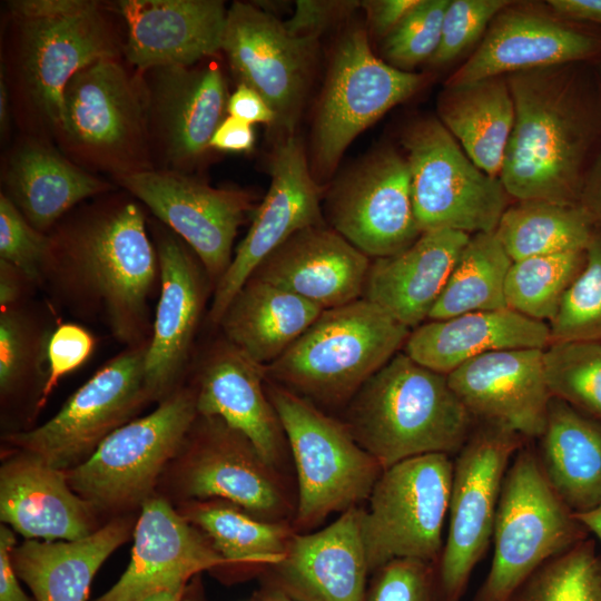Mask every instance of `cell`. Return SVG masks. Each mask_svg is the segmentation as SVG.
<instances>
[{"label": "cell", "instance_id": "obj_33", "mask_svg": "<svg viewBox=\"0 0 601 601\" xmlns=\"http://www.w3.org/2000/svg\"><path fill=\"white\" fill-rule=\"evenodd\" d=\"M322 312L303 297L250 275L233 297L218 326L228 342L266 366L286 352Z\"/></svg>", "mask_w": 601, "mask_h": 601}, {"label": "cell", "instance_id": "obj_4", "mask_svg": "<svg viewBox=\"0 0 601 601\" xmlns=\"http://www.w3.org/2000/svg\"><path fill=\"white\" fill-rule=\"evenodd\" d=\"M122 45L100 1L51 18L10 16L1 71L21 135L55 142L70 79L92 62L122 57Z\"/></svg>", "mask_w": 601, "mask_h": 601}, {"label": "cell", "instance_id": "obj_17", "mask_svg": "<svg viewBox=\"0 0 601 601\" xmlns=\"http://www.w3.org/2000/svg\"><path fill=\"white\" fill-rule=\"evenodd\" d=\"M200 62L141 72L155 169L191 170L226 118L229 97L221 68Z\"/></svg>", "mask_w": 601, "mask_h": 601}, {"label": "cell", "instance_id": "obj_11", "mask_svg": "<svg viewBox=\"0 0 601 601\" xmlns=\"http://www.w3.org/2000/svg\"><path fill=\"white\" fill-rule=\"evenodd\" d=\"M454 462L424 454L383 470L363 508V538L370 572L395 559L439 563L449 515Z\"/></svg>", "mask_w": 601, "mask_h": 601}, {"label": "cell", "instance_id": "obj_40", "mask_svg": "<svg viewBox=\"0 0 601 601\" xmlns=\"http://www.w3.org/2000/svg\"><path fill=\"white\" fill-rule=\"evenodd\" d=\"M584 263V249L513 262L505 280L506 307L549 324Z\"/></svg>", "mask_w": 601, "mask_h": 601}, {"label": "cell", "instance_id": "obj_14", "mask_svg": "<svg viewBox=\"0 0 601 601\" xmlns=\"http://www.w3.org/2000/svg\"><path fill=\"white\" fill-rule=\"evenodd\" d=\"M148 343L126 347L80 386L49 421L8 434L7 443L46 464L68 471L150 401L145 384Z\"/></svg>", "mask_w": 601, "mask_h": 601}, {"label": "cell", "instance_id": "obj_43", "mask_svg": "<svg viewBox=\"0 0 601 601\" xmlns=\"http://www.w3.org/2000/svg\"><path fill=\"white\" fill-rule=\"evenodd\" d=\"M543 370L552 397L601 422V341L551 342Z\"/></svg>", "mask_w": 601, "mask_h": 601}, {"label": "cell", "instance_id": "obj_31", "mask_svg": "<svg viewBox=\"0 0 601 601\" xmlns=\"http://www.w3.org/2000/svg\"><path fill=\"white\" fill-rule=\"evenodd\" d=\"M471 235L432 229L404 250L371 263L364 298L410 329L428 319Z\"/></svg>", "mask_w": 601, "mask_h": 601}, {"label": "cell", "instance_id": "obj_12", "mask_svg": "<svg viewBox=\"0 0 601 601\" xmlns=\"http://www.w3.org/2000/svg\"><path fill=\"white\" fill-rule=\"evenodd\" d=\"M174 470L175 490L184 501L224 500L257 519L293 523L297 497L283 471L220 417L197 415Z\"/></svg>", "mask_w": 601, "mask_h": 601}, {"label": "cell", "instance_id": "obj_18", "mask_svg": "<svg viewBox=\"0 0 601 601\" xmlns=\"http://www.w3.org/2000/svg\"><path fill=\"white\" fill-rule=\"evenodd\" d=\"M582 62H601V28L512 1L492 20L477 48L445 86Z\"/></svg>", "mask_w": 601, "mask_h": 601}, {"label": "cell", "instance_id": "obj_63", "mask_svg": "<svg viewBox=\"0 0 601 601\" xmlns=\"http://www.w3.org/2000/svg\"><path fill=\"white\" fill-rule=\"evenodd\" d=\"M598 70H599V75H600V80H601V62L598 63Z\"/></svg>", "mask_w": 601, "mask_h": 601}, {"label": "cell", "instance_id": "obj_38", "mask_svg": "<svg viewBox=\"0 0 601 601\" xmlns=\"http://www.w3.org/2000/svg\"><path fill=\"white\" fill-rule=\"evenodd\" d=\"M594 226L579 205L516 200L502 214L495 235L516 262L584 249Z\"/></svg>", "mask_w": 601, "mask_h": 601}, {"label": "cell", "instance_id": "obj_50", "mask_svg": "<svg viewBox=\"0 0 601 601\" xmlns=\"http://www.w3.org/2000/svg\"><path fill=\"white\" fill-rule=\"evenodd\" d=\"M361 4L362 1L299 0L293 17L284 24L294 36L317 38L321 31Z\"/></svg>", "mask_w": 601, "mask_h": 601}, {"label": "cell", "instance_id": "obj_22", "mask_svg": "<svg viewBox=\"0 0 601 601\" xmlns=\"http://www.w3.org/2000/svg\"><path fill=\"white\" fill-rule=\"evenodd\" d=\"M151 234L160 289L145 358V384L150 401L160 402L179 386L213 284L199 258L173 230L158 221L152 223Z\"/></svg>", "mask_w": 601, "mask_h": 601}, {"label": "cell", "instance_id": "obj_3", "mask_svg": "<svg viewBox=\"0 0 601 601\" xmlns=\"http://www.w3.org/2000/svg\"><path fill=\"white\" fill-rule=\"evenodd\" d=\"M343 422L386 469L418 455L457 454L476 421L446 375L398 352L347 403Z\"/></svg>", "mask_w": 601, "mask_h": 601}, {"label": "cell", "instance_id": "obj_32", "mask_svg": "<svg viewBox=\"0 0 601 601\" xmlns=\"http://www.w3.org/2000/svg\"><path fill=\"white\" fill-rule=\"evenodd\" d=\"M550 343L548 323L505 307L424 322L411 331L403 352L422 366L447 375L487 353L545 349Z\"/></svg>", "mask_w": 601, "mask_h": 601}, {"label": "cell", "instance_id": "obj_41", "mask_svg": "<svg viewBox=\"0 0 601 601\" xmlns=\"http://www.w3.org/2000/svg\"><path fill=\"white\" fill-rule=\"evenodd\" d=\"M0 312V393L7 401L36 384L43 388L53 328L24 304Z\"/></svg>", "mask_w": 601, "mask_h": 601}, {"label": "cell", "instance_id": "obj_7", "mask_svg": "<svg viewBox=\"0 0 601 601\" xmlns=\"http://www.w3.org/2000/svg\"><path fill=\"white\" fill-rule=\"evenodd\" d=\"M265 390L296 469L295 531L311 530L329 514L367 500L384 469L355 441L344 422L268 380Z\"/></svg>", "mask_w": 601, "mask_h": 601}, {"label": "cell", "instance_id": "obj_53", "mask_svg": "<svg viewBox=\"0 0 601 601\" xmlns=\"http://www.w3.org/2000/svg\"><path fill=\"white\" fill-rule=\"evenodd\" d=\"M254 142L253 125L228 116L214 132L209 146L220 151L246 152L253 149Z\"/></svg>", "mask_w": 601, "mask_h": 601}, {"label": "cell", "instance_id": "obj_49", "mask_svg": "<svg viewBox=\"0 0 601 601\" xmlns=\"http://www.w3.org/2000/svg\"><path fill=\"white\" fill-rule=\"evenodd\" d=\"M96 346L93 335L76 323H59L52 331L48 344L47 380L36 404L45 405L58 382L79 368L90 357Z\"/></svg>", "mask_w": 601, "mask_h": 601}, {"label": "cell", "instance_id": "obj_62", "mask_svg": "<svg viewBox=\"0 0 601 601\" xmlns=\"http://www.w3.org/2000/svg\"><path fill=\"white\" fill-rule=\"evenodd\" d=\"M263 601H295V600L290 599L289 597H287L286 594L277 590L269 588Z\"/></svg>", "mask_w": 601, "mask_h": 601}, {"label": "cell", "instance_id": "obj_59", "mask_svg": "<svg viewBox=\"0 0 601 601\" xmlns=\"http://www.w3.org/2000/svg\"><path fill=\"white\" fill-rule=\"evenodd\" d=\"M12 110L9 89L1 71L0 73V132L1 138L8 137L11 126Z\"/></svg>", "mask_w": 601, "mask_h": 601}, {"label": "cell", "instance_id": "obj_15", "mask_svg": "<svg viewBox=\"0 0 601 601\" xmlns=\"http://www.w3.org/2000/svg\"><path fill=\"white\" fill-rule=\"evenodd\" d=\"M423 85L421 75L377 58L362 29L338 42L313 129L314 169L328 176L348 145L394 106Z\"/></svg>", "mask_w": 601, "mask_h": 601}, {"label": "cell", "instance_id": "obj_54", "mask_svg": "<svg viewBox=\"0 0 601 601\" xmlns=\"http://www.w3.org/2000/svg\"><path fill=\"white\" fill-rule=\"evenodd\" d=\"M16 539L6 525L0 526V601H30L22 591L14 571L11 552Z\"/></svg>", "mask_w": 601, "mask_h": 601}, {"label": "cell", "instance_id": "obj_23", "mask_svg": "<svg viewBox=\"0 0 601 601\" xmlns=\"http://www.w3.org/2000/svg\"><path fill=\"white\" fill-rule=\"evenodd\" d=\"M362 521L356 505L322 530L296 532L284 559L267 568L269 588L295 601H367Z\"/></svg>", "mask_w": 601, "mask_h": 601}, {"label": "cell", "instance_id": "obj_35", "mask_svg": "<svg viewBox=\"0 0 601 601\" xmlns=\"http://www.w3.org/2000/svg\"><path fill=\"white\" fill-rule=\"evenodd\" d=\"M130 529L118 519L73 541L28 540L12 550V564L37 601H87L93 577Z\"/></svg>", "mask_w": 601, "mask_h": 601}, {"label": "cell", "instance_id": "obj_10", "mask_svg": "<svg viewBox=\"0 0 601 601\" xmlns=\"http://www.w3.org/2000/svg\"><path fill=\"white\" fill-rule=\"evenodd\" d=\"M421 231H495L511 198L500 177L480 169L439 118H420L402 136Z\"/></svg>", "mask_w": 601, "mask_h": 601}, {"label": "cell", "instance_id": "obj_39", "mask_svg": "<svg viewBox=\"0 0 601 601\" xmlns=\"http://www.w3.org/2000/svg\"><path fill=\"white\" fill-rule=\"evenodd\" d=\"M512 263L495 231L471 235L427 321L505 308V280Z\"/></svg>", "mask_w": 601, "mask_h": 601}, {"label": "cell", "instance_id": "obj_60", "mask_svg": "<svg viewBox=\"0 0 601 601\" xmlns=\"http://www.w3.org/2000/svg\"><path fill=\"white\" fill-rule=\"evenodd\" d=\"M575 519L601 543V502L584 512L573 513Z\"/></svg>", "mask_w": 601, "mask_h": 601}, {"label": "cell", "instance_id": "obj_37", "mask_svg": "<svg viewBox=\"0 0 601 601\" xmlns=\"http://www.w3.org/2000/svg\"><path fill=\"white\" fill-rule=\"evenodd\" d=\"M178 512L209 539L226 565H275L296 533L290 522L264 521L224 500L184 501Z\"/></svg>", "mask_w": 601, "mask_h": 601}, {"label": "cell", "instance_id": "obj_20", "mask_svg": "<svg viewBox=\"0 0 601 601\" xmlns=\"http://www.w3.org/2000/svg\"><path fill=\"white\" fill-rule=\"evenodd\" d=\"M316 40L292 35L284 22L254 4L235 1L227 10L221 51L238 85L267 101L284 134L295 129Z\"/></svg>", "mask_w": 601, "mask_h": 601}, {"label": "cell", "instance_id": "obj_6", "mask_svg": "<svg viewBox=\"0 0 601 601\" xmlns=\"http://www.w3.org/2000/svg\"><path fill=\"white\" fill-rule=\"evenodd\" d=\"M55 144L81 168L111 179L155 169L141 72L120 57L78 71L63 91Z\"/></svg>", "mask_w": 601, "mask_h": 601}, {"label": "cell", "instance_id": "obj_24", "mask_svg": "<svg viewBox=\"0 0 601 601\" xmlns=\"http://www.w3.org/2000/svg\"><path fill=\"white\" fill-rule=\"evenodd\" d=\"M130 562L119 580L96 601H144L185 587L193 575L225 566L209 539L161 497L141 504Z\"/></svg>", "mask_w": 601, "mask_h": 601}, {"label": "cell", "instance_id": "obj_42", "mask_svg": "<svg viewBox=\"0 0 601 601\" xmlns=\"http://www.w3.org/2000/svg\"><path fill=\"white\" fill-rule=\"evenodd\" d=\"M511 601H601V554L595 541L585 538L548 560Z\"/></svg>", "mask_w": 601, "mask_h": 601}, {"label": "cell", "instance_id": "obj_9", "mask_svg": "<svg viewBox=\"0 0 601 601\" xmlns=\"http://www.w3.org/2000/svg\"><path fill=\"white\" fill-rule=\"evenodd\" d=\"M197 415L194 387L178 386L156 410L114 431L86 461L66 471L70 487L92 508L142 504Z\"/></svg>", "mask_w": 601, "mask_h": 601}, {"label": "cell", "instance_id": "obj_26", "mask_svg": "<svg viewBox=\"0 0 601 601\" xmlns=\"http://www.w3.org/2000/svg\"><path fill=\"white\" fill-rule=\"evenodd\" d=\"M265 366L224 336L198 361L194 390L198 415L217 416L246 435L260 455L283 471L288 443L265 390Z\"/></svg>", "mask_w": 601, "mask_h": 601}, {"label": "cell", "instance_id": "obj_29", "mask_svg": "<svg viewBox=\"0 0 601 601\" xmlns=\"http://www.w3.org/2000/svg\"><path fill=\"white\" fill-rule=\"evenodd\" d=\"M1 183V193L43 234L85 200L117 189L70 160L53 141L28 135L9 150Z\"/></svg>", "mask_w": 601, "mask_h": 601}, {"label": "cell", "instance_id": "obj_28", "mask_svg": "<svg viewBox=\"0 0 601 601\" xmlns=\"http://www.w3.org/2000/svg\"><path fill=\"white\" fill-rule=\"evenodd\" d=\"M370 257L325 224L304 228L253 272L324 309L364 296Z\"/></svg>", "mask_w": 601, "mask_h": 601}, {"label": "cell", "instance_id": "obj_19", "mask_svg": "<svg viewBox=\"0 0 601 601\" xmlns=\"http://www.w3.org/2000/svg\"><path fill=\"white\" fill-rule=\"evenodd\" d=\"M332 228L368 257L400 253L422 234L404 155L383 148L343 177L327 197Z\"/></svg>", "mask_w": 601, "mask_h": 601}, {"label": "cell", "instance_id": "obj_1", "mask_svg": "<svg viewBox=\"0 0 601 601\" xmlns=\"http://www.w3.org/2000/svg\"><path fill=\"white\" fill-rule=\"evenodd\" d=\"M41 286L78 318L102 323L126 347L149 342L159 262L142 206L117 189L80 204L48 233Z\"/></svg>", "mask_w": 601, "mask_h": 601}, {"label": "cell", "instance_id": "obj_61", "mask_svg": "<svg viewBox=\"0 0 601 601\" xmlns=\"http://www.w3.org/2000/svg\"><path fill=\"white\" fill-rule=\"evenodd\" d=\"M185 587L160 591L155 593L144 601H181Z\"/></svg>", "mask_w": 601, "mask_h": 601}, {"label": "cell", "instance_id": "obj_2", "mask_svg": "<svg viewBox=\"0 0 601 601\" xmlns=\"http://www.w3.org/2000/svg\"><path fill=\"white\" fill-rule=\"evenodd\" d=\"M514 124L500 179L515 200L579 205L601 152L598 63H569L506 76Z\"/></svg>", "mask_w": 601, "mask_h": 601}, {"label": "cell", "instance_id": "obj_58", "mask_svg": "<svg viewBox=\"0 0 601 601\" xmlns=\"http://www.w3.org/2000/svg\"><path fill=\"white\" fill-rule=\"evenodd\" d=\"M579 206L595 226H601V152L587 175Z\"/></svg>", "mask_w": 601, "mask_h": 601}, {"label": "cell", "instance_id": "obj_27", "mask_svg": "<svg viewBox=\"0 0 601 601\" xmlns=\"http://www.w3.org/2000/svg\"><path fill=\"white\" fill-rule=\"evenodd\" d=\"M122 57L137 71L193 66L221 51L227 10L219 0H120Z\"/></svg>", "mask_w": 601, "mask_h": 601}, {"label": "cell", "instance_id": "obj_5", "mask_svg": "<svg viewBox=\"0 0 601 601\" xmlns=\"http://www.w3.org/2000/svg\"><path fill=\"white\" fill-rule=\"evenodd\" d=\"M410 333L362 297L324 309L286 352L265 366V376L316 406H346L404 347Z\"/></svg>", "mask_w": 601, "mask_h": 601}, {"label": "cell", "instance_id": "obj_48", "mask_svg": "<svg viewBox=\"0 0 601 601\" xmlns=\"http://www.w3.org/2000/svg\"><path fill=\"white\" fill-rule=\"evenodd\" d=\"M48 246V234L32 227L11 200L0 193V259L16 266L35 286H41Z\"/></svg>", "mask_w": 601, "mask_h": 601}, {"label": "cell", "instance_id": "obj_44", "mask_svg": "<svg viewBox=\"0 0 601 601\" xmlns=\"http://www.w3.org/2000/svg\"><path fill=\"white\" fill-rule=\"evenodd\" d=\"M584 252V266L549 323L551 342L601 341V226H594Z\"/></svg>", "mask_w": 601, "mask_h": 601}, {"label": "cell", "instance_id": "obj_13", "mask_svg": "<svg viewBox=\"0 0 601 601\" xmlns=\"http://www.w3.org/2000/svg\"><path fill=\"white\" fill-rule=\"evenodd\" d=\"M528 440L476 421L456 454L449 505V531L437 563L444 601H461L475 565L492 541L504 476Z\"/></svg>", "mask_w": 601, "mask_h": 601}, {"label": "cell", "instance_id": "obj_47", "mask_svg": "<svg viewBox=\"0 0 601 601\" xmlns=\"http://www.w3.org/2000/svg\"><path fill=\"white\" fill-rule=\"evenodd\" d=\"M373 574L367 601H444L437 563L395 559Z\"/></svg>", "mask_w": 601, "mask_h": 601}, {"label": "cell", "instance_id": "obj_30", "mask_svg": "<svg viewBox=\"0 0 601 601\" xmlns=\"http://www.w3.org/2000/svg\"><path fill=\"white\" fill-rule=\"evenodd\" d=\"M92 505L69 485L66 471L21 452L0 470V519L28 539L73 541L93 530Z\"/></svg>", "mask_w": 601, "mask_h": 601}, {"label": "cell", "instance_id": "obj_46", "mask_svg": "<svg viewBox=\"0 0 601 601\" xmlns=\"http://www.w3.org/2000/svg\"><path fill=\"white\" fill-rule=\"evenodd\" d=\"M512 1L450 0L446 8L439 47L428 62L441 67L483 38L492 20Z\"/></svg>", "mask_w": 601, "mask_h": 601}, {"label": "cell", "instance_id": "obj_51", "mask_svg": "<svg viewBox=\"0 0 601 601\" xmlns=\"http://www.w3.org/2000/svg\"><path fill=\"white\" fill-rule=\"evenodd\" d=\"M227 111L229 116L250 125L276 124V115L267 101L257 91L242 83L229 96Z\"/></svg>", "mask_w": 601, "mask_h": 601}, {"label": "cell", "instance_id": "obj_34", "mask_svg": "<svg viewBox=\"0 0 601 601\" xmlns=\"http://www.w3.org/2000/svg\"><path fill=\"white\" fill-rule=\"evenodd\" d=\"M535 449L551 487L573 512L601 502V422L552 397Z\"/></svg>", "mask_w": 601, "mask_h": 601}, {"label": "cell", "instance_id": "obj_55", "mask_svg": "<svg viewBox=\"0 0 601 601\" xmlns=\"http://www.w3.org/2000/svg\"><path fill=\"white\" fill-rule=\"evenodd\" d=\"M88 0H14L8 2L9 13L20 18H51L75 12Z\"/></svg>", "mask_w": 601, "mask_h": 601}, {"label": "cell", "instance_id": "obj_52", "mask_svg": "<svg viewBox=\"0 0 601 601\" xmlns=\"http://www.w3.org/2000/svg\"><path fill=\"white\" fill-rule=\"evenodd\" d=\"M418 0H368L362 1L373 32L385 38L417 4Z\"/></svg>", "mask_w": 601, "mask_h": 601}, {"label": "cell", "instance_id": "obj_25", "mask_svg": "<svg viewBox=\"0 0 601 601\" xmlns=\"http://www.w3.org/2000/svg\"><path fill=\"white\" fill-rule=\"evenodd\" d=\"M446 376L475 421L505 426L528 441L541 435L552 398L544 376L543 349L487 353Z\"/></svg>", "mask_w": 601, "mask_h": 601}, {"label": "cell", "instance_id": "obj_8", "mask_svg": "<svg viewBox=\"0 0 601 601\" xmlns=\"http://www.w3.org/2000/svg\"><path fill=\"white\" fill-rule=\"evenodd\" d=\"M588 534L551 487L535 449L524 444L504 476L492 563L472 601H511L535 570Z\"/></svg>", "mask_w": 601, "mask_h": 601}, {"label": "cell", "instance_id": "obj_16", "mask_svg": "<svg viewBox=\"0 0 601 601\" xmlns=\"http://www.w3.org/2000/svg\"><path fill=\"white\" fill-rule=\"evenodd\" d=\"M112 183L191 248L215 288L233 259L238 228L252 209L250 195L213 187L189 173L165 169L118 176Z\"/></svg>", "mask_w": 601, "mask_h": 601}, {"label": "cell", "instance_id": "obj_56", "mask_svg": "<svg viewBox=\"0 0 601 601\" xmlns=\"http://www.w3.org/2000/svg\"><path fill=\"white\" fill-rule=\"evenodd\" d=\"M35 285L16 266L0 259V308L24 304L26 295ZM0 309V311H1Z\"/></svg>", "mask_w": 601, "mask_h": 601}, {"label": "cell", "instance_id": "obj_21", "mask_svg": "<svg viewBox=\"0 0 601 601\" xmlns=\"http://www.w3.org/2000/svg\"><path fill=\"white\" fill-rule=\"evenodd\" d=\"M270 184L250 227L214 288L209 319L218 325L227 306L258 265L295 233L324 224L319 188L300 139L284 134L269 164Z\"/></svg>", "mask_w": 601, "mask_h": 601}, {"label": "cell", "instance_id": "obj_45", "mask_svg": "<svg viewBox=\"0 0 601 601\" xmlns=\"http://www.w3.org/2000/svg\"><path fill=\"white\" fill-rule=\"evenodd\" d=\"M450 0H418L401 23L384 38L383 52L390 65L410 71L428 61L441 38Z\"/></svg>", "mask_w": 601, "mask_h": 601}, {"label": "cell", "instance_id": "obj_36", "mask_svg": "<svg viewBox=\"0 0 601 601\" xmlns=\"http://www.w3.org/2000/svg\"><path fill=\"white\" fill-rule=\"evenodd\" d=\"M437 115L470 159L486 174L500 177L514 124V101L506 76L445 86Z\"/></svg>", "mask_w": 601, "mask_h": 601}, {"label": "cell", "instance_id": "obj_57", "mask_svg": "<svg viewBox=\"0 0 601 601\" xmlns=\"http://www.w3.org/2000/svg\"><path fill=\"white\" fill-rule=\"evenodd\" d=\"M548 6L564 19L601 28V0H550Z\"/></svg>", "mask_w": 601, "mask_h": 601}]
</instances>
